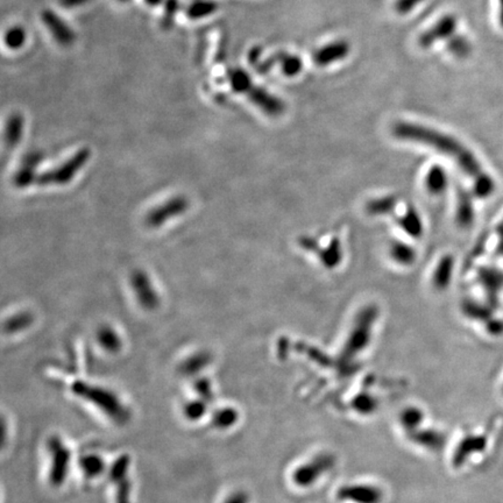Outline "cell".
<instances>
[{"label":"cell","instance_id":"36","mask_svg":"<svg viewBox=\"0 0 503 503\" xmlns=\"http://www.w3.org/2000/svg\"><path fill=\"white\" fill-rule=\"evenodd\" d=\"M90 0H60L61 5L64 8H78L81 5L86 4Z\"/></svg>","mask_w":503,"mask_h":503},{"label":"cell","instance_id":"35","mask_svg":"<svg viewBox=\"0 0 503 503\" xmlns=\"http://www.w3.org/2000/svg\"><path fill=\"white\" fill-rule=\"evenodd\" d=\"M223 503H249V496L242 490H235L231 493L230 495L224 500Z\"/></svg>","mask_w":503,"mask_h":503},{"label":"cell","instance_id":"1","mask_svg":"<svg viewBox=\"0 0 503 503\" xmlns=\"http://www.w3.org/2000/svg\"><path fill=\"white\" fill-rule=\"evenodd\" d=\"M393 134L404 141L417 142L429 146L444 155L450 156L461 169L474 181L475 192L480 197H487L494 190V182L483 173L475 156L457 139L442 132L411 123H397L393 126Z\"/></svg>","mask_w":503,"mask_h":503},{"label":"cell","instance_id":"27","mask_svg":"<svg viewBox=\"0 0 503 503\" xmlns=\"http://www.w3.org/2000/svg\"><path fill=\"white\" fill-rule=\"evenodd\" d=\"M482 280L488 288L489 297L493 303L497 302V291L503 287V273L497 270H485L482 272Z\"/></svg>","mask_w":503,"mask_h":503},{"label":"cell","instance_id":"22","mask_svg":"<svg viewBox=\"0 0 503 503\" xmlns=\"http://www.w3.org/2000/svg\"><path fill=\"white\" fill-rule=\"evenodd\" d=\"M34 322V316L29 311H22L8 317L4 322V332L8 334L22 332L29 329Z\"/></svg>","mask_w":503,"mask_h":503},{"label":"cell","instance_id":"25","mask_svg":"<svg viewBox=\"0 0 503 503\" xmlns=\"http://www.w3.org/2000/svg\"><path fill=\"white\" fill-rule=\"evenodd\" d=\"M208 405L209 403L202 398H196L185 402L182 408V412L190 422H199L208 412Z\"/></svg>","mask_w":503,"mask_h":503},{"label":"cell","instance_id":"5","mask_svg":"<svg viewBox=\"0 0 503 503\" xmlns=\"http://www.w3.org/2000/svg\"><path fill=\"white\" fill-rule=\"evenodd\" d=\"M131 458L121 454L109 468V480L114 486V503H132V481L130 479Z\"/></svg>","mask_w":503,"mask_h":503},{"label":"cell","instance_id":"37","mask_svg":"<svg viewBox=\"0 0 503 503\" xmlns=\"http://www.w3.org/2000/svg\"><path fill=\"white\" fill-rule=\"evenodd\" d=\"M164 0H145V3L149 6H157V5L162 4Z\"/></svg>","mask_w":503,"mask_h":503},{"label":"cell","instance_id":"18","mask_svg":"<svg viewBox=\"0 0 503 503\" xmlns=\"http://www.w3.org/2000/svg\"><path fill=\"white\" fill-rule=\"evenodd\" d=\"M239 421V412L232 407L218 408L211 416L212 426L218 430H229L233 428Z\"/></svg>","mask_w":503,"mask_h":503},{"label":"cell","instance_id":"16","mask_svg":"<svg viewBox=\"0 0 503 503\" xmlns=\"http://www.w3.org/2000/svg\"><path fill=\"white\" fill-rule=\"evenodd\" d=\"M211 355L209 352L199 351L197 353L190 355L189 358L185 359L180 365L178 371L181 374L187 376H194L199 374L201 371L206 369V366L211 362Z\"/></svg>","mask_w":503,"mask_h":503},{"label":"cell","instance_id":"38","mask_svg":"<svg viewBox=\"0 0 503 503\" xmlns=\"http://www.w3.org/2000/svg\"><path fill=\"white\" fill-rule=\"evenodd\" d=\"M500 1V24L503 27V0H499Z\"/></svg>","mask_w":503,"mask_h":503},{"label":"cell","instance_id":"32","mask_svg":"<svg viewBox=\"0 0 503 503\" xmlns=\"http://www.w3.org/2000/svg\"><path fill=\"white\" fill-rule=\"evenodd\" d=\"M355 409L362 414H372L373 411H376L378 407V401L367 395H362L355 401Z\"/></svg>","mask_w":503,"mask_h":503},{"label":"cell","instance_id":"39","mask_svg":"<svg viewBox=\"0 0 503 503\" xmlns=\"http://www.w3.org/2000/svg\"><path fill=\"white\" fill-rule=\"evenodd\" d=\"M121 1H130V0H121Z\"/></svg>","mask_w":503,"mask_h":503},{"label":"cell","instance_id":"21","mask_svg":"<svg viewBox=\"0 0 503 503\" xmlns=\"http://www.w3.org/2000/svg\"><path fill=\"white\" fill-rule=\"evenodd\" d=\"M97 341L105 351L110 352V353L121 351V345H123L119 334L110 326H103L98 330Z\"/></svg>","mask_w":503,"mask_h":503},{"label":"cell","instance_id":"15","mask_svg":"<svg viewBox=\"0 0 503 503\" xmlns=\"http://www.w3.org/2000/svg\"><path fill=\"white\" fill-rule=\"evenodd\" d=\"M78 466L83 477L88 480H96L102 477L107 470L103 458L96 454H83L78 461Z\"/></svg>","mask_w":503,"mask_h":503},{"label":"cell","instance_id":"24","mask_svg":"<svg viewBox=\"0 0 503 503\" xmlns=\"http://www.w3.org/2000/svg\"><path fill=\"white\" fill-rule=\"evenodd\" d=\"M411 438L418 444V445H422L426 447V449L430 450L437 451L440 449L444 443V437L437 431L433 430H426V431H415L411 433Z\"/></svg>","mask_w":503,"mask_h":503},{"label":"cell","instance_id":"7","mask_svg":"<svg viewBox=\"0 0 503 503\" xmlns=\"http://www.w3.org/2000/svg\"><path fill=\"white\" fill-rule=\"evenodd\" d=\"M334 465V458L331 454H319L307 464L302 465L301 467L296 468L293 474V480L300 487H309L316 480H318L320 475L329 471Z\"/></svg>","mask_w":503,"mask_h":503},{"label":"cell","instance_id":"33","mask_svg":"<svg viewBox=\"0 0 503 503\" xmlns=\"http://www.w3.org/2000/svg\"><path fill=\"white\" fill-rule=\"evenodd\" d=\"M180 3L178 0H167L166 8H164V15L162 18L163 27H171V24L174 22L175 15L178 13Z\"/></svg>","mask_w":503,"mask_h":503},{"label":"cell","instance_id":"19","mask_svg":"<svg viewBox=\"0 0 503 503\" xmlns=\"http://www.w3.org/2000/svg\"><path fill=\"white\" fill-rule=\"evenodd\" d=\"M24 133V118L22 114H13L8 118L5 128V144L8 148H13L22 140Z\"/></svg>","mask_w":503,"mask_h":503},{"label":"cell","instance_id":"30","mask_svg":"<svg viewBox=\"0 0 503 503\" xmlns=\"http://www.w3.org/2000/svg\"><path fill=\"white\" fill-rule=\"evenodd\" d=\"M4 40L10 49H20L26 42L25 29L22 27H12L5 34Z\"/></svg>","mask_w":503,"mask_h":503},{"label":"cell","instance_id":"20","mask_svg":"<svg viewBox=\"0 0 503 503\" xmlns=\"http://www.w3.org/2000/svg\"><path fill=\"white\" fill-rule=\"evenodd\" d=\"M486 445V437H467L461 442L459 449L454 454V465H461L465 458L473 452L481 451Z\"/></svg>","mask_w":503,"mask_h":503},{"label":"cell","instance_id":"29","mask_svg":"<svg viewBox=\"0 0 503 503\" xmlns=\"http://www.w3.org/2000/svg\"><path fill=\"white\" fill-rule=\"evenodd\" d=\"M447 49L458 59H464L471 53L472 47L465 36H454L447 41Z\"/></svg>","mask_w":503,"mask_h":503},{"label":"cell","instance_id":"6","mask_svg":"<svg viewBox=\"0 0 503 503\" xmlns=\"http://www.w3.org/2000/svg\"><path fill=\"white\" fill-rule=\"evenodd\" d=\"M188 209V199L183 196L173 197L149 211L148 215L146 216V225L150 229H157L162 226L168 220L181 216L182 213H185Z\"/></svg>","mask_w":503,"mask_h":503},{"label":"cell","instance_id":"2","mask_svg":"<svg viewBox=\"0 0 503 503\" xmlns=\"http://www.w3.org/2000/svg\"><path fill=\"white\" fill-rule=\"evenodd\" d=\"M71 392L82 400L93 404L118 426H124L130 421L131 414L128 408L112 390L86 381H75L71 385Z\"/></svg>","mask_w":503,"mask_h":503},{"label":"cell","instance_id":"8","mask_svg":"<svg viewBox=\"0 0 503 503\" xmlns=\"http://www.w3.org/2000/svg\"><path fill=\"white\" fill-rule=\"evenodd\" d=\"M131 284L137 301L141 305L142 309H145L147 311H153L159 307V295L145 272L135 270L134 273L132 274Z\"/></svg>","mask_w":503,"mask_h":503},{"label":"cell","instance_id":"10","mask_svg":"<svg viewBox=\"0 0 503 503\" xmlns=\"http://www.w3.org/2000/svg\"><path fill=\"white\" fill-rule=\"evenodd\" d=\"M338 500L344 502L380 503L382 500L381 489L372 485L344 486L337 493Z\"/></svg>","mask_w":503,"mask_h":503},{"label":"cell","instance_id":"14","mask_svg":"<svg viewBox=\"0 0 503 503\" xmlns=\"http://www.w3.org/2000/svg\"><path fill=\"white\" fill-rule=\"evenodd\" d=\"M41 160L42 156L40 155L39 153H31L26 156L20 169L15 173L13 178L17 188H27L29 185L36 182L38 175L36 174V169L38 164L41 162Z\"/></svg>","mask_w":503,"mask_h":503},{"label":"cell","instance_id":"23","mask_svg":"<svg viewBox=\"0 0 503 503\" xmlns=\"http://www.w3.org/2000/svg\"><path fill=\"white\" fill-rule=\"evenodd\" d=\"M218 4L215 0H194L187 8V15L194 20L206 18L217 11Z\"/></svg>","mask_w":503,"mask_h":503},{"label":"cell","instance_id":"4","mask_svg":"<svg viewBox=\"0 0 503 503\" xmlns=\"http://www.w3.org/2000/svg\"><path fill=\"white\" fill-rule=\"evenodd\" d=\"M90 155L91 152L89 148L79 149L70 159L53 171L38 175L36 183L39 185H64L70 183L78 171H81L82 167L86 166L89 161Z\"/></svg>","mask_w":503,"mask_h":503},{"label":"cell","instance_id":"31","mask_svg":"<svg viewBox=\"0 0 503 503\" xmlns=\"http://www.w3.org/2000/svg\"><path fill=\"white\" fill-rule=\"evenodd\" d=\"M194 389H195L196 393L199 395V398H202V400L206 401L208 403L212 402L215 395H213L212 386H211V382H210L209 379L202 378V379L197 380V381L194 383Z\"/></svg>","mask_w":503,"mask_h":503},{"label":"cell","instance_id":"28","mask_svg":"<svg viewBox=\"0 0 503 503\" xmlns=\"http://www.w3.org/2000/svg\"><path fill=\"white\" fill-rule=\"evenodd\" d=\"M401 423L408 433H414L423 421V412L417 408H408L401 415Z\"/></svg>","mask_w":503,"mask_h":503},{"label":"cell","instance_id":"11","mask_svg":"<svg viewBox=\"0 0 503 503\" xmlns=\"http://www.w3.org/2000/svg\"><path fill=\"white\" fill-rule=\"evenodd\" d=\"M245 95L248 97V100H251L252 103L270 117H277L284 114L286 110V105L282 100L273 96L272 93H268L261 86H256L254 83L248 88Z\"/></svg>","mask_w":503,"mask_h":503},{"label":"cell","instance_id":"12","mask_svg":"<svg viewBox=\"0 0 503 503\" xmlns=\"http://www.w3.org/2000/svg\"><path fill=\"white\" fill-rule=\"evenodd\" d=\"M350 52V43L345 40H338L316 50L315 53L312 54V61L318 67H327L330 64L346 59Z\"/></svg>","mask_w":503,"mask_h":503},{"label":"cell","instance_id":"26","mask_svg":"<svg viewBox=\"0 0 503 503\" xmlns=\"http://www.w3.org/2000/svg\"><path fill=\"white\" fill-rule=\"evenodd\" d=\"M229 77V82H230L231 88L235 91V93H244L247 91L248 88L254 83L252 79L251 76L240 68H235L232 70L229 71L227 74Z\"/></svg>","mask_w":503,"mask_h":503},{"label":"cell","instance_id":"34","mask_svg":"<svg viewBox=\"0 0 503 503\" xmlns=\"http://www.w3.org/2000/svg\"><path fill=\"white\" fill-rule=\"evenodd\" d=\"M424 0H396L394 4V8L398 15H408L414 10L416 6L422 4Z\"/></svg>","mask_w":503,"mask_h":503},{"label":"cell","instance_id":"17","mask_svg":"<svg viewBox=\"0 0 503 503\" xmlns=\"http://www.w3.org/2000/svg\"><path fill=\"white\" fill-rule=\"evenodd\" d=\"M274 63L277 62L280 64L281 70L287 77H295L301 72L303 69V61L301 57L294 54L280 52L273 56Z\"/></svg>","mask_w":503,"mask_h":503},{"label":"cell","instance_id":"13","mask_svg":"<svg viewBox=\"0 0 503 503\" xmlns=\"http://www.w3.org/2000/svg\"><path fill=\"white\" fill-rule=\"evenodd\" d=\"M41 18L56 42L60 43L62 46H69L74 42L76 39L74 31L56 13H54L50 10H46L42 12Z\"/></svg>","mask_w":503,"mask_h":503},{"label":"cell","instance_id":"9","mask_svg":"<svg viewBox=\"0 0 503 503\" xmlns=\"http://www.w3.org/2000/svg\"><path fill=\"white\" fill-rule=\"evenodd\" d=\"M457 26L458 20L454 15H444L433 27H430V29L419 36L418 45L426 49L437 41H443V40L449 41L457 31Z\"/></svg>","mask_w":503,"mask_h":503},{"label":"cell","instance_id":"3","mask_svg":"<svg viewBox=\"0 0 503 503\" xmlns=\"http://www.w3.org/2000/svg\"><path fill=\"white\" fill-rule=\"evenodd\" d=\"M47 447L50 456L48 481L54 488H60L70 472L71 451L59 436L50 437Z\"/></svg>","mask_w":503,"mask_h":503}]
</instances>
